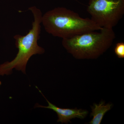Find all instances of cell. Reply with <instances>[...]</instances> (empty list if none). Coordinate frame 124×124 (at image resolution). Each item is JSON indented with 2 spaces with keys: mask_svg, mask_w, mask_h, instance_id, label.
<instances>
[{
  "mask_svg": "<svg viewBox=\"0 0 124 124\" xmlns=\"http://www.w3.org/2000/svg\"><path fill=\"white\" fill-rule=\"evenodd\" d=\"M116 38L113 28H103L62 39V45L78 59H94L99 57L112 45Z\"/></svg>",
  "mask_w": 124,
  "mask_h": 124,
  "instance_id": "3957f363",
  "label": "cell"
},
{
  "mask_svg": "<svg viewBox=\"0 0 124 124\" xmlns=\"http://www.w3.org/2000/svg\"><path fill=\"white\" fill-rule=\"evenodd\" d=\"M86 10L99 26L113 28L124 15V0H89Z\"/></svg>",
  "mask_w": 124,
  "mask_h": 124,
  "instance_id": "277c9868",
  "label": "cell"
},
{
  "mask_svg": "<svg viewBox=\"0 0 124 124\" xmlns=\"http://www.w3.org/2000/svg\"><path fill=\"white\" fill-rule=\"evenodd\" d=\"M112 104H104V102L101 101L99 104H94L93 106L92 107V112L91 116H93V119L89 122L90 124H100L104 115L110 110Z\"/></svg>",
  "mask_w": 124,
  "mask_h": 124,
  "instance_id": "8992f818",
  "label": "cell"
},
{
  "mask_svg": "<svg viewBox=\"0 0 124 124\" xmlns=\"http://www.w3.org/2000/svg\"><path fill=\"white\" fill-rule=\"evenodd\" d=\"M28 10L32 12L34 18L32 28L26 35H17L14 36L16 46L18 49V53L11 62H5L0 65V76L11 75L14 69L26 74L27 63L30 58L33 55L45 53L44 49L38 44L41 29L42 13L35 6L29 7Z\"/></svg>",
  "mask_w": 124,
  "mask_h": 124,
  "instance_id": "7a4b0ae2",
  "label": "cell"
},
{
  "mask_svg": "<svg viewBox=\"0 0 124 124\" xmlns=\"http://www.w3.org/2000/svg\"><path fill=\"white\" fill-rule=\"evenodd\" d=\"M41 23L46 32L62 39L103 28L91 19L81 17L77 13L63 7L46 12L42 15Z\"/></svg>",
  "mask_w": 124,
  "mask_h": 124,
  "instance_id": "6da1fadb",
  "label": "cell"
},
{
  "mask_svg": "<svg viewBox=\"0 0 124 124\" xmlns=\"http://www.w3.org/2000/svg\"><path fill=\"white\" fill-rule=\"evenodd\" d=\"M1 85V82L0 81V85Z\"/></svg>",
  "mask_w": 124,
  "mask_h": 124,
  "instance_id": "ba28073f",
  "label": "cell"
},
{
  "mask_svg": "<svg viewBox=\"0 0 124 124\" xmlns=\"http://www.w3.org/2000/svg\"><path fill=\"white\" fill-rule=\"evenodd\" d=\"M36 88L38 89L40 93L46 99L48 105L47 106H44L40 105L38 103H36L35 105L34 108H49L54 111L57 113L58 118L57 122H61L62 124H63V123L67 124L68 122H70V120L74 118L84 119L88 115V111L85 110L78 109L77 108H62L56 106L54 104H52L46 99V98L42 93V92L39 90L37 86H36Z\"/></svg>",
  "mask_w": 124,
  "mask_h": 124,
  "instance_id": "5b68a950",
  "label": "cell"
},
{
  "mask_svg": "<svg viewBox=\"0 0 124 124\" xmlns=\"http://www.w3.org/2000/svg\"><path fill=\"white\" fill-rule=\"evenodd\" d=\"M115 53L118 58H124V42H118L116 44L115 49Z\"/></svg>",
  "mask_w": 124,
  "mask_h": 124,
  "instance_id": "52a82bcc",
  "label": "cell"
}]
</instances>
